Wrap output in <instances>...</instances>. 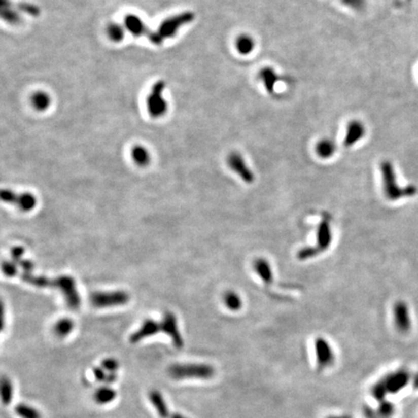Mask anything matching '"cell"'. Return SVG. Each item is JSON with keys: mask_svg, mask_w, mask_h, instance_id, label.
Wrapping results in <instances>:
<instances>
[{"mask_svg": "<svg viewBox=\"0 0 418 418\" xmlns=\"http://www.w3.org/2000/svg\"><path fill=\"white\" fill-rule=\"evenodd\" d=\"M332 230L327 221H323L317 230V242L312 247H305L297 253V258L300 261L313 259L321 253L326 251L332 243Z\"/></svg>", "mask_w": 418, "mask_h": 418, "instance_id": "cell-1", "label": "cell"}, {"mask_svg": "<svg viewBox=\"0 0 418 418\" xmlns=\"http://www.w3.org/2000/svg\"><path fill=\"white\" fill-rule=\"evenodd\" d=\"M168 374L172 378H202L207 379L215 374L213 367L206 364H176L168 369Z\"/></svg>", "mask_w": 418, "mask_h": 418, "instance_id": "cell-2", "label": "cell"}, {"mask_svg": "<svg viewBox=\"0 0 418 418\" xmlns=\"http://www.w3.org/2000/svg\"><path fill=\"white\" fill-rule=\"evenodd\" d=\"M166 84L163 81H159L153 85L150 94L147 99V110L152 117H161L165 115L167 110V102L163 97Z\"/></svg>", "mask_w": 418, "mask_h": 418, "instance_id": "cell-3", "label": "cell"}, {"mask_svg": "<svg viewBox=\"0 0 418 418\" xmlns=\"http://www.w3.org/2000/svg\"><path fill=\"white\" fill-rule=\"evenodd\" d=\"M130 299L129 294L123 291L115 292H96L91 293L90 303L97 308H106L113 306H120L127 303Z\"/></svg>", "mask_w": 418, "mask_h": 418, "instance_id": "cell-4", "label": "cell"}, {"mask_svg": "<svg viewBox=\"0 0 418 418\" xmlns=\"http://www.w3.org/2000/svg\"><path fill=\"white\" fill-rule=\"evenodd\" d=\"M194 20H195L194 13L189 12V11L183 12L181 14L167 18V20L163 21L159 27L158 33L161 35L163 39L173 37L181 26L188 24Z\"/></svg>", "mask_w": 418, "mask_h": 418, "instance_id": "cell-5", "label": "cell"}, {"mask_svg": "<svg viewBox=\"0 0 418 418\" xmlns=\"http://www.w3.org/2000/svg\"><path fill=\"white\" fill-rule=\"evenodd\" d=\"M124 24L128 31L131 32L135 36H145L150 42L160 45L163 42V38L159 33L150 30L136 15H128L124 20Z\"/></svg>", "mask_w": 418, "mask_h": 418, "instance_id": "cell-6", "label": "cell"}, {"mask_svg": "<svg viewBox=\"0 0 418 418\" xmlns=\"http://www.w3.org/2000/svg\"><path fill=\"white\" fill-rule=\"evenodd\" d=\"M56 279H57L56 289H59L60 292L63 293L68 307L71 308L72 310L79 309L81 305V297L77 291L76 282L73 277L63 275L60 277H57Z\"/></svg>", "mask_w": 418, "mask_h": 418, "instance_id": "cell-7", "label": "cell"}, {"mask_svg": "<svg viewBox=\"0 0 418 418\" xmlns=\"http://www.w3.org/2000/svg\"><path fill=\"white\" fill-rule=\"evenodd\" d=\"M385 194L389 199H397L404 195V191L398 187L396 177L390 162L385 161L380 166Z\"/></svg>", "mask_w": 418, "mask_h": 418, "instance_id": "cell-8", "label": "cell"}, {"mask_svg": "<svg viewBox=\"0 0 418 418\" xmlns=\"http://www.w3.org/2000/svg\"><path fill=\"white\" fill-rule=\"evenodd\" d=\"M0 197L4 202L17 205L21 211H30L36 205V199L30 193L17 194L11 190L3 189L0 193Z\"/></svg>", "mask_w": 418, "mask_h": 418, "instance_id": "cell-9", "label": "cell"}, {"mask_svg": "<svg viewBox=\"0 0 418 418\" xmlns=\"http://www.w3.org/2000/svg\"><path fill=\"white\" fill-rule=\"evenodd\" d=\"M227 163L230 169L234 173H236L245 183L251 184L255 181V176L251 168L247 165L246 161L244 160L240 153L235 151L231 152L228 156Z\"/></svg>", "mask_w": 418, "mask_h": 418, "instance_id": "cell-10", "label": "cell"}, {"mask_svg": "<svg viewBox=\"0 0 418 418\" xmlns=\"http://www.w3.org/2000/svg\"><path fill=\"white\" fill-rule=\"evenodd\" d=\"M315 353L320 369H324L334 364V352L331 345L324 338L319 337L315 340Z\"/></svg>", "mask_w": 418, "mask_h": 418, "instance_id": "cell-11", "label": "cell"}, {"mask_svg": "<svg viewBox=\"0 0 418 418\" xmlns=\"http://www.w3.org/2000/svg\"><path fill=\"white\" fill-rule=\"evenodd\" d=\"M161 324V331L168 335L171 340L172 344L176 347L181 349L183 346V339L180 335L178 326L177 317L171 312H166Z\"/></svg>", "mask_w": 418, "mask_h": 418, "instance_id": "cell-12", "label": "cell"}, {"mask_svg": "<svg viewBox=\"0 0 418 418\" xmlns=\"http://www.w3.org/2000/svg\"><path fill=\"white\" fill-rule=\"evenodd\" d=\"M409 380V374L408 371L399 370L397 372L387 375L381 379L384 386L387 389V393H397L408 385Z\"/></svg>", "mask_w": 418, "mask_h": 418, "instance_id": "cell-13", "label": "cell"}, {"mask_svg": "<svg viewBox=\"0 0 418 418\" xmlns=\"http://www.w3.org/2000/svg\"><path fill=\"white\" fill-rule=\"evenodd\" d=\"M366 135L365 125L357 119L351 120L345 128L344 146L351 147L355 146L356 143L361 141Z\"/></svg>", "mask_w": 418, "mask_h": 418, "instance_id": "cell-14", "label": "cell"}, {"mask_svg": "<svg viewBox=\"0 0 418 418\" xmlns=\"http://www.w3.org/2000/svg\"><path fill=\"white\" fill-rule=\"evenodd\" d=\"M159 331H161L160 323L155 322L153 320H146L144 324H142V327L135 331L133 334H131L129 340L132 344H136L147 337L157 334V332Z\"/></svg>", "mask_w": 418, "mask_h": 418, "instance_id": "cell-15", "label": "cell"}, {"mask_svg": "<svg viewBox=\"0 0 418 418\" xmlns=\"http://www.w3.org/2000/svg\"><path fill=\"white\" fill-rule=\"evenodd\" d=\"M254 271L265 286H270L273 283V271L269 261L263 258H259L253 263Z\"/></svg>", "mask_w": 418, "mask_h": 418, "instance_id": "cell-16", "label": "cell"}, {"mask_svg": "<svg viewBox=\"0 0 418 418\" xmlns=\"http://www.w3.org/2000/svg\"><path fill=\"white\" fill-rule=\"evenodd\" d=\"M21 280L36 288H57V279H50L44 276H36L32 273L23 272L21 275Z\"/></svg>", "mask_w": 418, "mask_h": 418, "instance_id": "cell-17", "label": "cell"}, {"mask_svg": "<svg viewBox=\"0 0 418 418\" xmlns=\"http://www.w3.org/2000/svg\"><path fill=\"white\" fill-rule=\"evenodd\" d=\"M259 79L261 80L264 88L269 92V94L274 93L275 85L279 81V77L271 67H263L259 72Z\"/></svg>", "mask_w": 418, "mask_h": 418, "instance_id": "cell-18", "label": "cell"}, {"mask_svg": "<svg viewBox=\"0 0 418 418\" xmlns=\"http://www.w3.org/2000/svg\"><path fill=\"white\" fill-rule=\"evenodd\" d=\"M149 400L150 403L152 404V406L155 408V410L158 413V415L161 418H169L170 417V413L169 410L167 408V403L165 401V399L163 397V395L158 391V390H152L149 393Z\"/></svg>", "mask_w": 418, "mask_h": 418, "instance_id": "cell-19", "label": "cell"}, {"mask_svg": "<svg viewBox=\"0 0 418 418\" xmlns=\"http://www.w3.org/2000/svg\"><path fill=\"white\" fill-rule=\"evenodd\" d=\"M256 48L255 39L251 35L242 33L236 37L235 49L241 55H249Z\"/></svg>", "mask_w": 418, "mask_h": 418, "instance_id": "cell-20", "label": "cell"}, {"mask_svg": "<svg viewBox=\"0 0 418 418\" xmlns=\"http://www.w3.org/2000/svg\"><path fill=\"white\" fill-rule=\"evenodd\" d=\"M317 155L322 159H329L336 152V145L330 138H323L319 141L315 147Z\"/></svg>", "mask_w": 418, "mask_h": 418, "instance_id": "cell-21", "label": "cell"}, {"mask_svg": "<svg viewBox=\"0 0 418 418\" xmlns=\"http://www.w3.org/2000/svg\"><path fill=\"white\" fill-rule=\"evenodd\" d=\"M14 7L15 9L24 12L28 15H31L33 17H38L40 15V9L31 3L21 2V3L14 4L11 2L10 0H1L0 2V8H14Z\"/></svg>", "mask_w": 418, "mask_h": 418, "instance_id": "cell-22", "label": "cell"}, {"mask_svg": "<svg viewBox=\"0 0 418 418\" xmlns=\"http://www.w3.org/2000/svg\"><path fill=\"white\" fill-rule=\"evenodd\" d=\"M117 396L116 391L113 389L112 387H99L94 393L95 402L99 405H108L115 401V398Z\"/></svg>", "mask_w": 418, "mask_h": 418, "instance_id": "cell-23", "label": "cell"}, {"mask_svg": "<svg viewBox=\"0 0 418 418\" xmlns=\"http://www.w3.org/2000/svg\"><path fill=\"white\" fill-rule=\"evenodd\" d=\"M394 316H395V321H396L398 328L401 331H406L409 325H408L407 309L404 304L398 303L394 307Z\"/></svg>", "mask_w": 418, "mask_h": 418, "instance_id": "cell-24", "label": "cell"}, {"mask_svg": "<svg viewBox=\"0 0 418 418\" xmlns=\"http://www.w3.org/2000/svg\"><path fill=\"white\" fill-rule=\"evenodd\" d=\"M224 303L226 305V307L232 312H237L239 311L242 308V299H241L240 295L235 292L232 291H229L224 294Z\"/></svg>", "mask_w": 418, "mask_h": 418, "instance_id": "cell-25", "label": "cell"}, {"mask_svg": "<svg viewBox=\"0 0 418 418\" xmlns=\"http://www.w3.org/2000/svg\"><path fill=\"white\" fill-rule=\"evenodd\" d=\"M132 158L136 165L140 167L147 166L150 161V156H149L148 151L145 147H141V146H136L132 149Z\"/></svg>", "mask_w": 418, "mask_h": 418, "instance_id": "cell-26", "label": "cell"}, {"mask_svg": "<svg viewBox=\"0 0 418 418\" xmlns=\"http://www.w3.org/2000/svg\"><path fill=\"white\" fill-rule=\"evenodd\" d=\"M0 390H1V400L2 403L5 406L10 405L13 399V385L11 382L10 379L8 377L3 376L1 379V386H0Z\"/></svg>", "mask_w": 418, "mask_h": 418, "instance_id": "cell-27", "label": "cell"}, {"mask_svg": "<svg viewBox=\"0 0 418 418\" xmlns=\"http://www.w3.org/2000/svg\"><path fill=\"white\" fill-rule=\"evenodd\" d=\"M15 412L21 418H42L41 413L38 411V409L23 403L16 406Z\"/></svg>", "mask_w": 418, "mask_h": 418, "instance_id": "cell-28", "label": "cell"}, {"mask_svg": "<svg viewBox=\"0 0 418 418\" xmlns=\"http://www.w3.org/2000/svg\"><path fill=\"white\" fill-rule=\"evenodd\" d=\"M31 102L33 107L37 111L43 112V111H46L49 108V106L51 104V98L47 93H45L43 91H39V92H36L35 94L32 96Z\"/></svg>", "mask_w": 418, "mask_h": 418, "instance_id": "cell-29", "label": "cell"}, {"mask_svg": "<svg viewBox=\"0 0 418 418\" xmlns=\"http://www.w3.org/2000/svg\"><path fill=\"white\" fill-rule=\"evenodd\" d=\"M73 322L69 319L60 320L54 326V333L58 337H66L73 330Z\"/></svg>", "mask_w": 418, "mask_h": 418, "instance_id": "cell-30", "label": "cell"}, {"mask_svg": "<svg viewBox=\"0 0 418 418\" xmlns=\"http://www.w3.org/2000/svg\"><path fill=\"white\" fill-rule=\"evenodd\" d=\"M108 35L114 42H120L124 37V30L121 25L117 23H111L108 26Z\"/></svg>", "mask_w": 418, "mask_h": 418, "instance_id": "cell-31", "label": "cell"}, {"mask_svg": "<svg viewBox=\"0 0 418 418\" xmlns=\"http://www.w3.org/2000/svg\"><path fill=\"white\" fill-rule=\"evenodd\" d=\"M0 16L4 21H8L9 23H19L21 21V18L19 14L14 10V8H0Z\"/></svg>", "mask_w": 418, "mask_h": 418, "instance_id": "cell-32", "label": "cell"}, {"mask_svg": "<svg viewBox=\"0 0 418 418\" xmlns=\"http://www.w3.org/2000/svg\"><path fill=\"white\" fill-rule=\"evenodd\" d=\"M371 392H372L373 397L376 398V400L379 401V402H382L384 399L386 397V395L387 394V389H386V387L384 386V384H382L381 380L378 381L377 384H376V385L373 387Z\"/></svg>", "mask_w": 418, "mask_h": 418, "instance_id": "cell-33", "label": "cell"}, {"mask_svg": "<svg viewBox=\"0 0 418 418\" xmlns=\"http://www.w3.org/2000/svg\"><path fill=\"white\" fill-rule=\"evenodd\" d=\"M394 413V406L389 402H381L377 414L379 417L388 418Z\"/></svg>", "mask_w": 418, "mask_h": 418, "instance_id": "cell-34", "label": "cell"}, {"mask_svg": "<svg viewBox=\"0 0 418 418\" xmlns=\"http://www.w3.org/2000/svg\"><path fill=\"white\" fill-rule=\"evenodd\" d=\"M18 264L15 263L14 261H4L2 262V271L8 276V277H14L18 274Z\"/></svg>", "mask_w": 418, "mask_h": 418, "instance_id": "cell-35", "label": "cell"}, {"mask_svg": "<svg viewBox=\"0 0 418 418\" xmlns=\"http://www.w3.org/2000/svg\"><path fill=\"white\" fill-rule=\"evenodd\" d=\"M101 367L104 369V371H108L109 373H115L118 369V362L114 358H107L104 359L103 362L101 363Z\"/></svg>", "mask_w": 418, "mask_h": 418, "instance_id": "cell-36", "label": "cell"}, {"mask_svg": "<svg viewBox=\"0 0 418 418\" xmlns=\"http://www.w3.org/2000/svg\"><path fill=\"white\" fill-rule=\"evenodd\" d=\"M342 2L345 4V6L351 7L354 10H362L364 7V0H342Z\"/></svg>", "mask_w": 418, "mask_h": 418, "instance_id": "cell-37", "label": "cell"}, {"mask_svg": "<svg viewBox=\"0 0 418 418\" xmlns=\"http://www.w3.org/2000/svg\"><path fill=\"white\" fill-rule=\"evenodd\" d=\"M11 253H12L13 261L18 264V263L22 260L21 257H22V255H23V253H24V249L21 248V247H14V248L12 249Z\"/></svg>", "mask_w": 418, "mask_h": 418, "instance_id": "cell-38", "label": "cell"}, {"mask_svg": "<svg viewBox=\"0 0 418 418\" xmlns=\"http://www.w3.org/2000/svg\"><path fill=\"white\" fill-rule=\"evenodd\" d=\"M93 375H94L95 379L97 381L104 382V380L107 378V375H106L104 370L102 367H95L93 369Z\"/></svg>", "mask_w": 418, "mask_h": 418, "instance_id": "cell-39", "label": "cell"}, {"mask_svg": "<svg viewBox=\"0 0 418 418\" xmlns=\"http://www.w3.org/2000/svg\"><path fill=\"white\" fill-rule=\"evenodd\" d=\"M18 265H20L21 268L23 269V271L25 272V273H32L33 268H34L33 262L30 261H27V260H21V261L18 263Z\"/></svg>", "mask_w": 418, "mask_h": 418, "instance_id": "cell-40", "label": "cell"}, {"mask_svg": "<svg viewBox=\"0 0 418 418\" xmlns=\"http://www.w3.org/2000/svg\"><path fill=\"white\" fill-rule=\"evenodd\" d=\"M169 418H187L185 417L184 415H182V414H180V413H171V415H170V417Z\"/></svg>", "mask_w": 418, "mask_h": 418, "instance_id": "cell-41", "label": "cell"}, {"mask_svg": "<svg viewBox=\"0 0 418 418\" xmlns=\"http://www.w3.org/2000/svg\"><path fill=\"white\" fill-rule=\"evenodd\" d=\"M413 386H414L415 388H418V375H416L414 380H413Z\"/></svg>", "mask_w": 418, "mask_h": 418, "instance_id": "cell-42", "label": "cell"}, {"mask_svg": "<svg viewBox=\"0 0 418 418\" xmlns=\"http://www.w3.org/2000/svg\"><path fill=\"white\" fill-rule=\"evenodd\" d=\"M328 418H351V417H349V416H342V417H328Z\"/></svg>", "mask_w": 418, "mask_h": 418, "instance_id": "cell-43", "label": "cell"}]
</instances>
